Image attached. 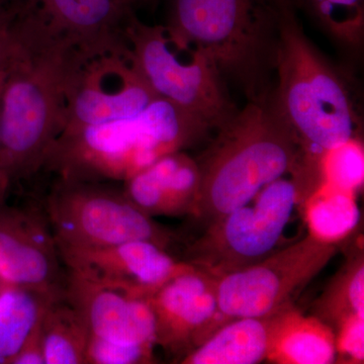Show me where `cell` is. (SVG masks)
<instances>
[{
	"instance_id": "obj_1",
	"label": "cell",
	"mask_w": 364,
	"mask_h": 364,
	"mask_svg": "<svg viewBox=\"0 0 364 364\" xmlns=\"http://www.w3.org/2000/svg\"><path fill=\"white\" fill-rule=\"evenodd\" d=\"M85 57L11 13L0 100V171L9 184L41 172L66 122L67 90Z\"/></svg>"
},
{
	"instance_id": "obj_2",
	"label": "cell",
	"mask_w": 364,
	"mask_h": 364,
	"mask_svg": "<svg viewBox=\"0 0 364 364\" xmlns=\"http://www.w3.org/2000/svg\"><path fill=\"white\" fill-rule=\"evenodd\" d=\"M270 97L248 102L215 131L214 141L196 160L200 179L195 215L217 221L301 166V148Z\"/></svg>"
},
{
	"instance_id": "obj_3",
	"label": "cell",
	"mask_w": 364,
	"mask_h": 364,
	"mask_svg": "<svg viewBox=\"0 0 364 364\" xmlns=\"http://www.w3.org/2000/svg\"><path fill=\"white\" fill-rule=\"evenodd\" d=\"M165 26L203 51L248 102L272 97L279 32L273 0H172Z\"/></svg>"
},
{
	"instance_id": "obj_4",
	"label": "cell",
	"mask_w": 364,
	"mask_h": 364,
	"mask_svg": "<svg viewBox=\"0 0 364 364\" xmlns=\"http://www.w3.org/2000/svg\"><path fill=\"white\" fill-rule=\"evenodd\" d=\"M270 98L309 169L326 151L355 136L358 114L346 82L306 37L294 13H279Z\"/></svg>"
},
{
	"instance_id": "obj_5",
	"label": "cell",
	"mask_w": 364,
	"mask_h": 364,
	"mask_svg": "<svg viewBox=\"0 0 364 364\" xmlns=\"http://www.w3.org/2000/svg\"><path fill=\"white\" fill-rule=\"evenodd\" d=\"M191 136L186 112L157 97L135 117L62 132L41 171L79 181L124 182L165 155L188 147Z\"/></svg>"
},
{
	"instance_id": "obj_6",
	"label": "cell",
	"mask_w": 364,
	"mask_h": 364,
	"mask_svg": "<svg viewBox=\"0 0 364 364\" xmlns=\"http://www.w3.org/2000/svg\"><path fill=\"white\" fill-rule=\"evenodd\" d=\"M124 38L136 65L158 97L217 131L238 112L226 81L203 51L177 39L166 26L148 25L132 11Z\"/></svg>"
},
{
	"instance_id": "obj_7",
	"label": "cell",
	"mask_w": 364,
	"mask_h": 364,
	"mask_svg": "<svg viewBox=\"0 0 364 364\" xmlns=\"http://www.w3.org/2000/svg\"><path fill=\"white\" fill-rule=\"evenodd\" d=\"M43 212L58 247L102 248L144 240L166 249L172 240V234L136 208L123 191L102 181L57 177Z\"/></svg>"
},
{
	"instance_id": "obj_8",
	"label": "cell",
	"mask_w": 364,
	"mask_h": 364,
	"mask_svg": "<svg viewBox=\"0 0 364 364\" xmlns=\"http://www.w3.org/2000/svg\"><path fill=\"white\" fill-rule=\"evenodd\" d=\"M298 182L280 178L261 189L247 205L210 224L189 251L188 264L220 277L273 252L299 198Z\"/></svg>"
},
{
	"instance_id": "obj_9",
	"label": "cell",
	"mask_w": 364,
	"mask_h": 364,
	"mask_svg": "<svg viewBox=\"0 0 364 364\" xmlns=\"http://www.w3.org/2000/svg\"><path fill=\"white\" fill-rule=\"evenodd\" d=\"M336 243L309 234L262 260L218 277L220 312L226 318L263 317L289 306L294 294L330 262Z\"/></svg>"
},
{
	"instance_id": "obj_10",
	"label": "cell",
	"mask_w": 364,
	"mask_h": 364,
	"mask_svg": "<svg viewBox=\"0 0 364 364\" xmlns=\"http://www.w3.org/2000/svg\"><path fill=\"white\" fill-rule=\"evenodd\" d=\"M157 97L129 46L83 58L69 82L62 132L135 117Z\"/></svg>"
},
{
	"instance_id": "obj_11",
	"label": "cell",
	"mask_w": 364,
	"mask_h": 364,
	"mask_svg": "<svg viewBox=\"0 0 364 364\" xmlns=\"http://www.w3.org/2000/svg\"><path fill=\"white\" fill-rule=\"evenodd\" d=\"M58 249L71 274L148 299L172 277L193 267L178 262L166 249L150 241L102 248Z\"/></svg>"
},
{
	"instance_id": "obj_12",
	"label": "cell",
	"mask_w": 364,
	"mask_h": 364,
	"mask_svg": "<svg viewBox=\"0 0 364 364\" xmlns=\"http://www.w3.org/2000/svg\"><path fill=\"white\" fill-rule=\"evenodd\" d=\"M65 264L44 212L0 208V282L63 293Z\"/></svg>"
},
{
	"instance_id": "obj_13",
	"label": "cell",
	"mask_w": 364,
	"mask_h": 364,
	"mask_svg": "<svg viewBox=\"0 0 364 364\" xmlns=\"http://www.w3.org/2000/svg\"><path fill=\"white\" fill-rule=\"evenodd\" d=\"M28 18L73 46L85 58L128 48L124 25L132 9L114 0H6Z\"/></svg>"
},
{
	"instance_id": "obj_14",
	"label": "cell",
	"mask_w": 364,
	"mask_h": 364,
	"mask_svg": "<svg viewBox=\"0 0 364 364\" xmlns=\"http://www.w3.org/2000/svg\"><path fill=\"white\" fill-rule=\"evenodd\" d=\"M217 282L212 273L193 267L172 277L150 296L156 344L174 353L191 352L205 341V335L208 338L215 331L222 315Z\"/></svg>"
},
{
	"instance_id": "obj_15",
	"label": "cell",
	"mask_w": 364,
	"mask_h": 364,
	"mask_svg": "<svg viewBox=\"0 0 364 364\" xmlns=\"http://www.w3.org/2000/svg\"><path fill=\"white\" fill-rule=\"evenodd\" d=\"M64 296L80 314L90 335L114 343L156 345V324L149 299L69 272Z\"/></svg>"
},
{
	"instance_id": "obj_16",
	"label": "cell",
	"mask_w": 364,
	"mask_h": 364,
	"mask_svg": "<svg viewBox=\"0 0 364 364\" xmlns=\"http://www.w3.org/2000/svg\"><path fill=\"white\" fill-rule=\"evenodd\" d=\"M200 179L198 161L178 151L124 181L123 193L149 217L195 215Z\"/></svg>"
},
{
	"instance_id": "obj_17",
	"label": "cell",
	"mask_w": 364,
	"mask_h": 364,
	"mask_svg": "<svg viewBox=\"0 0 364 364\" xmlns=\"http://www.w3.org/2000/svg\"><path fill=\"white\" fill-rule=\"evenodd\" d=\"M282 311V310H280ZM233 318L188 352L183 364H255L267 358L279 313Z\"/></svg>"
},
{
	"instance_id": "obj_18",
	"label": "cell",
	"mask_w": 364,
	"mask_h": 364,
	"mask_svg": "<svg viewBox=\"0 0 364 364\" xmlns=\"http://www.w3.org/2000/svg\"><path fill=\"white\" fill-rule=\"evenodd\" d=\"M336 355V336L323 321L304 317L291 306L280 311L267 359L284 364H329Z\"/></svg>"
},
{
	"instance_id": "obj_19",
	"label": "cell",
	"mask_w": 364,
	"mask_h": 364,
	"mask_svg": "<svg viewBox=\"0 0 364 364\" xmlns=\"http://www.w3.org/2000/svg\"><path fill=\"white\" fill-rule=\"evenodd\" d=\"M63 293L4 284L0 289V363L11 364L52 301Z\"/></svg>"
},
{
	"instance_id": "obj_20",
	"label": "cell",
	"mask_w": 364,
	"mask_h": 364,
	"mask_svg": "<svg viewBox=\"0 0 364 364\" xmlns=\"http://www.w3.org/2000/svg\"><path fill=\"white\" fill-rule=\"evenodd\" d=\"M40 333L46 364H85L90 331L64 293L46 311Z\"/></svg>"
},
{
	"instance_id": "obj_21",
	"label": "cell",
	"mask_w": 364,
	"mask_h": 364,
	"mask_svg": "<svg viewBox=\"0 0 364 364\" xmlns=\"http://www.w3.org/2000/svg\"><path fill=\"white\" fill-rule=\"evenodd\" d=\"M311 233L321 240L333 242L351 232L360 219L353 193L321 184L309 203Z\"/></svg>"
},
{
	"instance_id": "obj_22",
	"label": "cell",
	"mask_w": 364,
	"mask_h": 364,
	"mask_svg": "<svg viewBox=\"0 0 364 364\" xmlns=\"http://www.w3.org/2000/svg\"><path fill=\"white\" fill-rule=\"evenodd\" d=\"M321 317L341 327L354 318H364L363 254L349 262L318 304Z\"/></svg>"
},
{
	"instance_id": "obj_23",
	"label": "cell",
	"mask_w": 364,
	"mask_h": 364,
	"mask_svg": "<svg viewBox=\"0 0 364 364\" xmlns=\"http://www.w3.org/2000/svg\"><path fill=\"white\" fill-rule=\"evenodd\" d=\"M318 25L345 47L358 50L364 37V0H301Z\"/></svg>"
},
{
	"instance_id": "obj_24",
	"label": "cell",
	"mask_w": 364,
	"mask_h": 364,
	"mask_svg": "<svg viewBox=\"0 0 364 364\" xmlns=\"http://www.w3.org/2000/svg\"><path fill=\"white\" fill-rule=\"evenodd\" d=\"M318 170L323 183L354 193L363 184V146L354 138L326 151L318 160Z\"/></svg>"
},
{
	"instance_id": "obj_25",
	"label": "cell",
	"mask_w": 364,
	"mask_h": 364,
	"mask_svg": "<svg viewBox=\"0 0 364 364\" xmlns=\"http://www.w3.org/2000/svg\"><path fill=\"white\" fill-rule=\"evenodd\" d=\"M153 345L114 343L90 335L85 364H139L153 360Z\"/></svg>"
},
{
	"instance_id": "obj_26",
	"label": "cell",
	"mask_w": 364,
	"mask_h": 364,
	"mask_svg": "<svg viewBox=\"0 0 364 364\" xmlns=\"http://www.w3.org/2000/svg\"><path fill=\"white\" fill-rule=\"evenodd\" d=\"M364 318H354L339 328L336 337L337 353L344 354L358 363L363 360Z\"/></svg>"
},
{
	"instance_id": "obj_27",
	"label": "cell",
	"mask_w": 364,
	"mask_h": 364,
	"mask_svg": "<svg viewBox=\"0 0 364 364\" xmlns=\"http://www.w3.org/2000/svg\"><path fill=\"white\" fill-rule=\"evenodd\" d=\"M40 326L23 344L18 353L14 356L11 364H46L41 340Z\"/></svg>"
},
{
	"instance_id": "obj_28",
	"label": "cell",
	"mask_w": 364,
	"mask_h": 364,
	"mask_svg": "<svg viewBox=\"0 0 364 364\" xmlns=\"http://www.w3.org/2000/svg\"><path fill=\"white\" fill-rule=\"evenodd\" d=\"M11 11L6 0H0V52L6 44L11 26Z\"/></svg>"
},
{
	"instance_id": "obj_29",
	"label": "cell",
	"mask_w": 364,
	"mask_h": 364,
	"mask_svg": "<svg viewBox=\"0 0 364 364\" xmlns=\"http://www.w3.org/2000/svg\"><path fill=\"white\" fill-rule=\"evenodd\" d=\"M279 13H294L301 9V0H273Z\"/></svg>"
},
{
	"instance_id": "obj_30",
	"label": "cell",
	"mask_w": 364,
	"mask_h": 364,
	"mask_svg": "<svg viewBox=\"0 0 364 364\" xmlns=\"http://www.w3.org/2000/svg\"><path fill=\"white\" fill-rule=\"evenodd\" d=\"M7 40V39H6ZM6 44L0 52V100H1L2 85H4V51H6Z\"/></svg>"
},
{
	"instance_id": "obj_31",
	"label": "cell",
	"mask_w": 364,
	"mask_h": 364,
	"mask_svg": "<svg viewBox=\"0 0 364 364\" xmlns=\"http://www.w3.org/2000/svg\"><path fill=\"white\" fill-rule=\"evenodd\" d=\"M9 186H11V184H9V181H7L6 176L0 171V200L4 198V193H6Z\"/></svg>"
},
{
	"instance_id": "obj_32",
	"label": "cell",
	"mask_w": 364,
	"mask_h": 364,
	"mask_svg": "<svg viewBox=\"0 0 364 364\" xmlns=\"http://www.w3.org/2000/svg\"><path fill=\"white\" fill-rule=\"evenodd\" d=\"M114 1L117 2L119 6L126 7V9H132L134 4L142 1V0H114Z\"/></svg>"
}]
</instances>
